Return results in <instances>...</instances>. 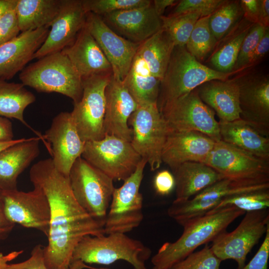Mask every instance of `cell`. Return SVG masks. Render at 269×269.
<instances>
[{"mask_svg":"<svg viewBox=\"0 0 269 269\" xmlns=\"http://www.w3.org/2000/svg\"><path fill=\"white\" fill-rule=\"evenodd\" d=\"M29 178L43 191L50 208L48 243L43 247L45 264L49 269H68L78 243L87 236L105 234V221L93 218L80 206L69 177L57 170L51 158L33 164Z\"/></svg>","mask_w":269,"mask_h":269,"instance_id":"6da1fadb","label":"cell"},{"mask_svg":"<svg viewBox=\"0 0 269 269\" xmlns=\"http://www.w3.org/2000/svg\"><path fill=\"white\" fill-rule=\"evenodd\" d=\"M245 214L236 208L227 207L188 221L182 226L181 236L174 242L163 244L152 257V264L160 269H169L199 246L212 242L235 220Z\"/></svg>","mask_w":269,"mask_h":269,"instance_id":"7a4b0ae2","label":"cell"},{"mask_svg":"<svg viewBox=\"0 0 269 269\" xmlns=\"http://www.w3.org/2000/svg\"><path fill=\"white\" fill-rule=\"evenodd\" d=\"M19 78L25 86L38 92H55L78 103L82 96V79L62 51L47 55L26 66Z\"/></svg>","mask_w":269,"mask_h":269,"instance_id":"3957f363","label":"cell"},{"mask_svg":"<svg viewBox=\"0 0 269 269\" xmlns=\"http://www.w3.org/2000/svg\"><path fill=\"white\" fill-rule=\"evenodd\" d=\"M151 253L141 242L126 234L87 236L75 248L71 262L80 260L85 264L109 265L124 260L134 269H147L145 263Z\"/></svg>","mask_w":269,"mask_h":269,"instance_id":"277c9868","label":"cell"},{"mask_svg":"<svg viewBox=\"0 0 269 269\" xmlns=\"http://www.w3.org/2000/svg\"><path fill=\"white\" fill-rule=\"evenodd\" d=\"M230 74L201 64L187 50L185 46H175L160 81L157 101L159 111L203 83L213 80H228Z\"/></svg>","mask_w":269,"mask_h":269,"instance_id":"5b68a950","label":"cell"},{"mask_svg":"<svg viewBox=\"0 0 269 269\" xmlns=\"http://www.w3.org/2000/svg\"><path fill=\"white\" fill-rule=\"evenodd\" d=\"M68 177L80 206L93 218L105 221L115 188L114 180L82 156L73 164Z\"/></svg>","mask_w":269,"mask_h":269,"instance_id":"8992f818","label":"cell"},{"mask_svg":"<svg viewBox=\"0 0 269 269\" xmlns=\"http://www.w3.org/2000/svg\"><path fill=\"white\" fill-rule=\"evenodd\" d=\"M205 164L224 178L244 185L269 183V161L222 140L216 141Z\"/></svg>","mask_w":269,"mask_h":269,"instance_id":"52a82bcc","label":"cell"},{"mask_svg":"<svg viewBox=\"0 0 269 269\" xmlns=\"http://www.w3.org/2000/svg\"><path fill=\"white\" fill-rule=\"evenodd\" d=\"M133 130L130 142L132 146L145 159L150 170L158 169L161 153L169 129L156 103L138 106L128 121Z\"/></svg>","mask_w":269,"mask_h":269,"instance_id":"ba28073f","label":"cell"},{"mask_svg":"<svg viewBox=\"0 0 269 269\" xmlns=\"http://www.w3.org/2000/svg\"><path fill=\"white\" fill-rule=\"evenodd\" d=\"M147 161L141 158L135 171L113 193L104 226L105 234H126L137 227L143 219V197L139 188Z\"/></svg>","mask_w":269,"mask_h":269,"instance_id":"9c48e42d","label":"cell"},{"mask_svg":"<svg viewBox=\"0 0 269 269\" xmlns=\"http://www.w3.org/2000/svg\"><path fill=\"white\" fill-rule=\"evenodd\" d=\"M112 75H94L82 79V98L74 104L71 114L79 135L85 142L101 139L106 134L105 89Z\"/></svg>","mask_w":269,"mask_h":269,"instance_id":"30bf717a","label":"cell"},{"mask_svg":"<svg viewBox=\"0 0 269 269\" xmlns=\"http://www.w3.org/2000/svg\"><path fill=\"white\" fill-rule=\"evenodd\" d=\"M81 156L112 179L123 181L135 171L141 159L130 142L108 134L86 142Z\"/></svg>","mask_w":269,"mask_h":269,"instance_id":"8fae6325","label":"cell"},{"mask_svg":"<svg viewBox=\"0 0 269 269\" xmlns=\"http://www.w3.org/2000/svg\"><path fill=\"white\" fill-rule=\"evenodd\" d=\"M245 214L234 231L221 233L212 242L210 247L214 255L221 261H235L237 269L245 266L247 255L269 227V209Z\"/></svg>","mask_w":269,"mask_h":269,"instance_id":"7c38bea8","label":"cell"},{"mask_svg":"<svg viewBox=\"0 0 269 269\" xmlns=\"http://www.w3.org/2000/svg\"><path fill=\"white\" fill-rule=\"evenodd\" d=\"M159 112L170 131H196L216 141L221 140L215 113L201 100L196 88L167 104Z\"/></svg>","mask_w":269,"mask_h":269,"instance_id":"4fadbf2b","label":"cell"},{"mask_svg":"<svg viewBox=\"0 0 269 269\" xmlns=\"http://www.w3.org/2000/svg\"><path fill=\"white\" fill-rule=\"evenodd\" d=\"M0 201L7 219L13 224L32 228L48 235L50 208L48 199L38 187L28 192L0 190Z\"/></svg>","mask_w":269,"mask_h":269,"instance_id":"5bb4252c","label":"cell"},{"mask_svg":"<svg viewBox=\"0 0 269 269\" xmlns=\"http://www.w3.org/2000/svg\"><path fill=\"white\" fill-rule=\"evenodd\" d=\"M269 188V183L244 185L223 178L186 200L175 199L167 210L168 215L182 226L188 221L204 216L225 198L235 194Z\"/></svg>","mask_w":269,"mask_h":269,"instance_id":"9a60e30c","label":"cell"},{"mask_svg":"<svg viewBox=\"0 0 269 269\" xmlns=\"http://www.w3.org/2000/svg\"><path fill=\"white\" fill-rule=\"evenodd\" d=\"M43 137L55 167L68 177L73 164L81 156L85 144L79 135L71 112L57 115Z\"/></svg>","mask_w":269,"mask_h":269,"instance_id":"2e32d148","label":"cell"},{"mask_svg":"<svg viewBox=\"0 0 269 269\" xmlns=\"http://www.w3.org/2000/svg\"><path fill=\"white\" fill-rule=\"evenodd\" d=\"M85 26L110 63L114 78L123 81L140 44L132 42L116 33L102 17L87 12Z\"/></svg>","mask_w":269,"mask_h":269,"instance_id":"e0dca14e","label":"cell"},{"mask_svg":"<svg viewBox=\"0 0 269 269\" xmlns=\"http://www.w3.org/2000/svg\"><path fill=\"white\" fill-rule=\"evenodd\" d=\"M86 15L82 0H61L58 13L33 59L61 51L70 45L84 27Z\"/></svg>","mask_w":269,"mask_h":269,"instance_id":"ac0fdd59","label":"cell"},{"mask_svg":"<svg viewBox=\"0 0 269 269\" xmlns=\"http://www.w3.org/2000/svg\"><path fill=\"white\" fill-rule=\"evenodd\" d=\"M242 120L263 135H269V80L264 76L236 79Z\"/></svg>","mask_w":269,"mask_h":269,"instance_id":"d6986e66","label":"cell"},{"mask_svg":"<svg viewBox=\"0 0 269 269\" xmlns=\"http://www.w3.org/2000/svg\"><path fill=\"white\" fill-rule=\"evenodd\" d=\"M116 33L134 43L141 44L162 28L161 16L152 3L137 8L118 11L101 16Z\"/></svg>","mask_w":269,"mask_h":269,"instance_id":"ffe728a7","label":"cell"},{"mask_svg":"<svg viewBox=\"0 0 269 269\" xmlns=\"http://www.w3.org/2000/svg\"><path fill=\"white\" fill-rule=\"evenodd\" d=\"M104 129L106 134L131 142L133 130L128 121L138 105L123 81L111 76L105 89Z\"/></svg>","mask_w":269,"mask_h":269,"instance_id":"44dd1931","label":"cell"},{"mask_svg":"<svg viewBox=\"0 0 269 269\" xmlns=\"http://www.w3.org/2000/svg\"><path fill=\"white\" fill-rule=\"evenodd\" d=\"M216 141L196 131H169L164 145L162 162L172 170L190 161L205 163Z\"/></svg>","mask_w":269,"mask_h":269,"instance_id":"7402d4cb","label":"cell"},{"mask_svg":"<svg viewBox=\"0 0 269 269\" xmlns=\"http://www.w3.org/2000/svg\"><path fill=\"white\" fill-rule=\"evenodd\" d=\"M49 29L44 27L22 32L0 45V78L9 80L21 72L44 42Z\"/></svg>","mask_w":269,"mask_h":269,"instance_id":"603a6c76","label":"cell"},{"mask_svg":"<svg viewBox=\"0 0 269 269\" xmlns=\"http://www.w3.org/2000/svg\"><path fill=\"white\" fill-rule=\"evenodd\" d=\"M61 51L68 57L82 79L94 75L113 74L110 63L85 25L74 42Z\"/></svg>","mask_w":269,"mask_h":269,"instance_id":"cb8c5ba5","label":"cell"},{"mask_svg":"<svg viewBox=\"0 0 269 269\" xmlns=\"http://www.w3.org/2000/svg\"><path fill=\"white\" fill-rule=\"evenodd\" d=\"M196 89L201 100L216 112L220 121L241 119L239 87L236 79L210 80Z\"/></svg>","mask_w":269,"mask_h":269,"instance_id":"d4e9b609","label":"cell"},{"mask_svg":"<svg viewBox=\"0 0 269 269\" xmlns=\"http://www.w3.org/2000/svg\"><path fill=\"white\" fill-rule=\"evenodd\" d=\"M40 140L25 138L0 151V190L17 189L18 176L39 154Z\"/></svg>","mask_w":269,"mask_h":269,"instance_id":"484cf974","label":"cell"},{"mask_svg":"<svg viewBox=\"0 0 269 269\" xmlns=\"http://www.w3.org/2000/svg\"><path fill=\"white\" fill-rule=\"evenodd\" d=\"M175 182L176 200L189 199L224 178L207 164L199 162L183 163L172 170Z\"/></svg>","mask_w":269,"mask_h":269,"instance_id":"4316f807","label":"cell"},{"mask_svg":"<svg viewBox=\"0 0 269 269\" xmlns=\"http://www.w3.org/2000/svg\"><path fill=\"white\" fill-rule=\"evenodd\" d=\"M222 140L261 159L269 161V138L242 119L219 121Z\"/></svg>","mask_w":269,"mask_h":269,"instance_id":"83f0119b","label":"cell"},{"mask_svg":"<svg viewBox=\"0 0 269 269\" xmlns=\"http://www.w3.org/2000/svg\"><path fill=\"white\" fill-rule=\"evenodd\" d=\"M123 82L138 106L157 104L160 81L152 75L137 52Z\"/></svg>","mask_w":269,"mask_h":269,"instance_id":"f1b7e54d","label":"cell"},{"mask_svg":"<svg viewBox=\"0 0 269 269\" xmlns=\"http://www.w3.org/2000/svg\"><path fill=\"white\" fill-rule=\"evenodd\" d=\"M61 0H18L15 10L20 31L49 27L60 9Z\"/></svg>","mask_w":269,"mask_h":269,"instance_id":"f546056e","label":"cell"},{"mask_svg":"<svg viewBox=\"0 0 269 269\" xmlns=\"http://www.w3.org/2000/svg\"><path fill=\"white\" fill-rule=\"evenodd\" d=\"M36 100L34 95L20 83L0 78V116L15 119L33 131L44 142L43 135L33 130L24 119L25 109Z\"/></svg>","mask_w":269,"mask_h":269,"instance_id":"4dcf8cb0","label":"cell"},{"mask_svg":"<svg viewBox=\"0 0 269 269\" xmlns=\"http://www.w3.org/2000/svg\"><path fill=\"white\" fill-rule=\"evenodd\" d=\"M175 45L168 33L161 28L140 44L137 53L150 73L162 80Z\"/></svg>","mask_w":269,"mask_h":269,"instance_id":"1f68e13d","label":"cell"},{"mask_svg":"<svg viewBox=\"0 0 269 269\" xmlns=\"http://www.w3.org/2000/svg\"><path fill=\"white\" fill-rule=\"evenodd\" d=\"M235 207L246 213L268 209L269 188L247 191L229 196L207 214L227 207Z\"/></svg>","mask_w":269,"mask_h":269,"instance_id":"d6a6232c","label":"cell"},{"mask_svg":"<svg viewBox=\"0 0 269 269\" xmlns=\"http://www.w3.org/2000/svg\"><path fill=\"white\" fill-rule=\"evenodd\" d=\"M201 17L198 13L161 16L162 28L169 34L175 46H185L197 21Z\"/></svg>","mask_w":269,"mask_h":269,"instance_id":"836d02e7","label":"cell"},{"mask_svg":"<svg viewBox=\"0 0 269 269\" xmlns=\"http://www.w3.org/2000/svg\"><path fill=\"white\" fill-rule=\"evenodd\" d=\"M209 17H202L197 21L185 45L187 50L198 61L205 58L217 41L209 28Z\"/></svg>","mask_w":269,"mask_h":269,"instance_id":"e575fe53","label":"cell"},{"mask_svg":"<svg viewBox=\"0 0 269 269\" xmlns=\"http://www.w3.org/2000/svg\"><path fill=\"white\" fill-rule=\"evenodd\" d=\"M242 13L243 10L239 2L226 0L210 16L209 28L216 40L226 34Z\"/></svg>","mask_w":269,"mask_h":269,"instance_id":"d590c367","label":"cell"},{"mask_svg":"<svg viewBox=\"0 0 269 269\" xmlns=\"http://www.w3.org/2000/svg\"><path fill=\"white\" fill-rule=\"evenodd\" d=\"M250 28H247L231 39L211 58V63L216 70L229 73L235 67L242 43Z\"/></svg>","mask_w":269,"mask_h":269,"instance_id":"8d00e7d4","label":"cell"},{"mask_svg":"<svg viewBox=\"0 0 269 269\" xmlns=\"http://www.w3.org/2000/svg\"><path fill=\"white\" fill-rule=\"evenodd\" d=\"M149 0H82L87 12L103 16L114 12L137 8L151 4Z\"/></svg>","mask_w":269,"mask_h":269,"instance_id":"74e56055","label":"cell"},{"mask_svg":"<svg viewBox=\"0 0 269 269\" xmlns=\"http://www.w3.org/2000/svg\"><path fill=\"white\" fill-rule=\"evenodd\" d=\"M221 261L207 245L199 251L193 252L169 269H219Z\"/></svg>","mask_w":269,"mask_h":269,"instance_id":"f35d334b","label":"cell"},{"mask_svg":"<svg viewBox=\"0 0 269 269\" xmlns=\"http://www.w3.org/2000/svg\"><path fill=\"white\" fill-rule=\"evenodd\" d=\"M226 0H181L177 2L172 14L178 15L187 13H198L201 17L210 16Z\"/></svg>","mask_w":269,"mask_h":269,"instance_id":"ab89813d","label":"cell"},{"mask_svg":"<svg viewBox=\"0 0 269 269\" xmlns=\"http://www.w3.org/2000/svg\"><path fill=\"white\" fill-rule=\"evenodd\" d=\"M268 27L255 23L250 28L242 43L234 68L238 69L248 65L251 56Z\"/></svg>","mask_w":269,"mask_h":269,"instance_id":"60d3db41","label":"cell"},{"mask_svg":"<svg viewBox=\"0 0 269 269\" xmlns=\"http://www.w3.org/2000/svg\"><path fill=\"white\" fill-rule=\"evenodd\" d=\"M20 31L15 8L0 19V45L16 37Z\"/></svg>","mask_w":269,"mask_h":269,"instance_id":"b9f144b4","label":"cell"},{"mask_svg":"<svg viewBox=\"0 0 269 269\" xmlns=\"http://www.w3.org/2000/svg\"><path fill=\"white\" fill-rule=\"evenodd\" d=\"M43 247L40 244L36 245L28 259L18 263L8 264L6 269H49L45 264Z\"/></svg>","mask_w":269,"mask_h":269,"instance_id":"7bdbcfd3","label":"cell"},{"mask_svg":"<svg viewBox=\"0 0 269 269\" xmlns=\"http://www.w3.org/2000/svg\"><path fill=\"white\" fill-rule=\"evenodd\" d=\"M269 258V227L264 240L258 252L247 265L242 269H268Z\"/></svg>","mask_w":269,"mask_h":269,"instance_id":"ee69618b","label":"cell"},{"mask_svg":"<svg viewBox=\"0 0 269 269\" xmlns=\"http://www.w3.org/2000/svg\"><path fill=\"white\" fill-rule=\"evenodd\" d=\"M153 185L157 193L161 195H167L175 187L173 175L167 170L159 171L154 177Z\"/></svg>","mask_w":269,"mask_h":269,"instance_id":"f6af8a7d","label":"cell"},{"mask_svg":"<svg viewBox=\"0 0 269 269\" xmlns=\"http://www.w3.org/2000/svg\"><path fill=\"white\" fill-rule=\"evenodd\" d=\"M241 6L245 16L249 21L258 23L260 0H242Z\"/></svg>","mask_w":269,"mask_h":269,"instance_id":"bcb514c9","label":"cell"},{"mask_svg":"<svg viewBox=\"0 0 269 269\" xmlns=\"http://www.w3.org/2000/svg\"><path fill=\"white\" fill-rule=\"evenodd\" d=\"M269 50V30L268 27L251 56L247 65H250L259 61L268 53Z\"/></svg>","mask_w":269,"mask_h":269,"instance_id":"7dc6e473","label":"cell"},{"mask_svg":"<svg viewBox=\"0 0 269 269\" xmlns=\"http://www.w3.org/2000/svg\"><path fill=\"white\" fill-rule=\"evenodd\" d=\"M15 224L5 216L0 201V240H5L13 230Z\"/></svg>","mask_w":269,"mask_h":269,"instance_id":"c3c4849f","label":"cell"},{"mask_svg":"<svg viewBox=\"0 0 269 269\" xmlns=\"http://www.w3.org/2000/svg\"><path fill=\"white\" fill-rule=\"evenodd\" d=\"M13 139L12 126L7 118L0 116V142Z\"/></svg>","mask_w":269,"mask_h":269,"instance_id":"681fc988","label":"cell"},{"mask_svg":"<svg viewBox=\"0 0 269 269\" xmlns=\"http://www.w3.org/2000/svg\"><path fill=\"white\" fill-rule=\"evenodd\" d=\"M269 0H260L258 23L269 27Z\"/></svg>","mask_w":269,"mask_h":269,"instance_id":"f907efd6","label":"cell"},{"mask_svg":"<svg viewBox=\"0 0 269 269\" xmlns=\"http://www.w3.org/2000/svg\"><path fill=\"white\" fill-rule=\"evenodd\" d=\"M176 1L175 0H154L152 1V3L156 13L161 16L165 9L168 6L175 4Z\"/></svg>","mask_w":269,"mask_h":269,"instance_id":"816d5d0a","label":"cell"},{"mask_svg":"<svg viewBox=\"0 0 269 269\" xmlns=\"http://www.w3.org/2000/svg\"><path fill=\"white\" fill-rule=\"evenodd\" d=\"M23 253V250L13 251L6 255L0 253V269H6L8 263L17 258Z\"/></svg>","mask_w":269,"mask_h":269,"instance_id":"f5cc1de1","label":"cell"},{"mask_svg":"<svg viewBox=\"0 0 269 269\" xmlns=\"http://www.w3.org/2000/svg\"><path fill=\"white\" fill-rule=\"evenodd\" d=\"M18 0H0V19L8 11L15 8Z\"/></svg>","mask_w":269,"mask_h":269,"instance_id":"db71d44e","label":"cell"},{"mask_svg":"<svg viewBox=\"0 0 269 269\" xmlns=\"http://www.w3.org/2000/svg\"><path fill=\"white\" fill-rule=\"evenodd\" d=\"M86 268L93 269L94 268L87 266L80 260H77L72 261L68 269H84Z\"/></svg>","mask_w":269,"mask_h":269,"instance_id":"11a10c76","label":"cell"},{"mask_svg":"<svg viewBox=\"0 0 269 269\" xmlns=\"http://www.w3.org/2000/svg\"><path fill=\"white\" fill-rule=\"evenodd\" d=\"M25 138L13 139L10 141L0 142V151L10 146L15 143L19 142L24 139Z\"/></svg>","mask_w":269,"mask_h":269,"instance_id":"9f6ffc18","label":"cell"},{"mask_svg":"<svg viewBox=\"0 0 269 269\" xmlns=\"http://www.w3.org/2000/svg\"><path fill=\"white\" fill-rule=\"evenodd\" d=\"M152 269H160L154 266Z\"/></svg>","mask_w":269,"mask_h":269,"instance_id":"6f0895ef","label":"cell"},{"mask_svg":"<svg viewBox=\"0 0 269 269\" xmlns=\"http://www.w3.org/2000/svg\"><path fill=\"white\" fill-rule=\"evenodd\" d=\"M95 269H105V268H100V269H97V268H95Z\"/></svg>","mask_w":269,"mask_h":269,"instance_id":"680465c9","label":"cell"}]
</instances>
